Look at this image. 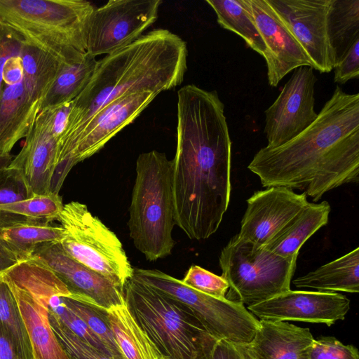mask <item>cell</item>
<instances>
[{
	"mask_svg": "<svg viewBox=\"0 0 359 359\" xmlns=\"http://www.w3.org/2000/svg\"><path fill=\"white\" fill-rule=\"evenodd\" d=\"M187 43L181 37L168 29H156L97 60L90 81L73 100L60 140L72 135L119 97L142 91L159 94L180 85L187 69Z\"/></svg>",
	"mask_w": 359,
	"mask_h": 359,
	"instance_id": "obj_3",
	"label": "cell"
},
{
	"mask_svg": "<svg viewBox=\"0 0 359 359\" xmlns=\"http://www.w3.org/2000/svg\"><path fill=\"white\" fill-rule=\"evenodd\" d=\"M64 229L49 223L22 224L0 230V239L20 261L29 259L39 247L60 243Z\"/></svg>",
	"mask_w": 359,
	"mask_h": 359,
	"instance_id": "obj_28",
	"label": "cell"
},
{
	"mask_svg": "<svg viewBox=\"0 0 359 359\" xmlns=\"http://www.w3.org/2000/svg\"><path fill=\"white\" fill-rule=\"evenodd\" d=\"M65 305L100 339L115 359H123L116 342L107 311L71 296L63 297Z\"/></svg>",
	"mask_w": 359,
	"mask_h": 359,
	"instance_id": "obj_30",
	"label": "cell"
},
{
	"mask_svg": "<svg viewBox=\"0 0 359 359\" xmlns=\"http://www.w3.org/2000/svg\"><path fill=\"white\" fill-rule=\"evenodd\" d=\"M97 63L95 57L86 53L81 60L65 65L44 97L40 111L71 102L77 97L90 81Z\"/></svg>",
	"mask_w": 359,
	"mask_h": 359,
	"instance_id": "obj_26",
	"label": "cell"
},
{
	"mask_svg": "<svg viewBox=\"0 0 359 359\" xmlns=\"http://www.w3.org/2000/svg\"><path fill=\"white\" fill-rule=\"evenodd\" d=\"M123 293L129 311L159 355L211 359L218 340L186 306L133 278Z\"/></svg>",
	"mask_w": 359,
	"mask_h": 359,
	"instance_id": "obj_5",
	"label": "cell"
},
{
	"mask_svg": "<svg viewBox=\"0 0 359 359\" xmlns=\"http://www.w3.org/2000/svg\"><path fill=\"white\" fill-rule=\"evenodd\" d=\"M50 269L35 257L20 261L1 273L13 292L25 323L33 359H70L59 343L49 319Z\"/></svg>",
	"mask_w": 359,
	"mask_h": 359,
	"instance_id": "obj_12",
	"label": "cell"
},
{
	"mask_svg": "<svg viewBox=\"0 0 359 359\" xmlns=\"http://www.w3.org/2000/svg\"><path fill=\"white\" fill-rule=\"evenodd\" d=\"M123 359H159V353L129 311L126 302L107 311Z\"/></svg>",
	"mask_w": 359,
	"mask_h": 359,
	"instance_id": "obj_24",
	"label": "cell"
},
{
	"mask_svg": "<svg viewBox=\"0 0 359 359\" xmlns=\"http://www.w3.org/2000/svg\"><path fill=\"white\" fill-rule=\"evenodd\" d=\"M332 0H267L320 73L333 69L334 58L327 35Z\"/></svg>",
	"mask_w": 359,
	"mask_h": 359,
	"instance_id": "obj_15",
	"label": "cell"
},
{
	"mask_svg": "<svg viewBox=\"0 0 359 359\" xmlns=\"http://www.w3.org/2000/svg\"><path fill=\"white\" fill-rule=\"evenodd\" d=\"M246 202L237 235L259 247L269 243L309 203L304 193L278 187L257 191Z\"/></svg>",
	"mask_w": 359,
	"mask_h": 359,
	"instance_id": "obj_16",
	"label": "cell"
},
{
	"mask_svg": "<svg viewBox=\"0 0 359 359\" xmlns=\"http://www.w3.org/2000/svg\"><path fill=\"white\" fill-rule=\"evenodd\" d=\"M0 325L9 335L23 359H33L30 340L15 297L8 283L0 278Z\"/></svg>",
	"mask_w": 359,
	"mask_h": 359,
	"instance_id": "obj_29",
	"label": "cell"
},
{
	"mask_svg": "<svg viewBox=\"0 0 359 359\" xmlns=\"http://www.w3.org/2000/svg\"><path fill=\"white\" fill-rule=\"evenodd\" d=\"M57 220L64 229L59 243L64 252L123 290L133 268L116 235L77 201L64 205Z\"/></svg>",
	"mask_w": 359,
	"mask_h": 359,
	"instance_id": "obj_9",
	"label": "cell"
},
{
	"mask_svg": "<svg viewBox=\"0 0 359 359\" xmlns=\"http://www.w3.org/2000/svg\"><path fill=\"white\" fill-rule=\"evenodd\" d=\"M14 158L15 156L11 154H0V169L8 168Z\"/></svg>",
	"mask_w": 359,
	"mask_h": 359,
	"instance_id": "obj_40",
	"label": "cell"
},
{
	"mask_svg": "<svg viewBox=\"0 0 359 359\" xmlns=\"http://www.w3.org/2000/svg\"><path fill=\"white\" fill-rule=\"evenodd\" d=\"M34 196L18 170L10 166L0 169V205L25 200Z\"/></svg>",
	"mask_w": 359,
	"mask_h": 359,
	"instance_id": "obj_33",
	"label": "cell"
},
{
	"mask_svg": "<svg viewBox=\"0 0 359 359\" xmlns=\"http://www.w3.org/2000/svg\"><path fill=\"white\" fill-rule=\"evenodd\" d=\"M30 257L43 262L78 299L107 311L125 303L123 290L70 257L59 243L38 248Z\"/></svg>",
	"mask_w": 359,
	"mask_h": 359,
	"instance_id": "obj_18",
	"label": "cell"
},
{
	"mask_svg": "<svg viewBox=\"0 0 359 359\" xmlns=\"http://www.w3.org/2000/svg\"><path fill=\"white\" fill-rule=\"evenodd\" d=\"M297 288L319 292H359V248L292 281Z\"/></svg>",
	"mask_w": 359,
	"mask_h": 359,
	"instance_id": "obj_23",
	"label": "cell"
},
{
	"mask_svg": "<svg viewBox=\"0 0 359 359\" xmlns=\"http://www.w3.org/2000/svg\"><path fill=\"white\" fill-rule=\"evenodd\" d=\"M266 46L264 57L270 86L276 87L284 76L302 66L311 67L309 57L267 0H248Z\"/></svg>",
	"mask_w": 359,
	"mask_h": 359,
	"instance_id": "obj_19",
	"label": "cell"
},
{
	"mask_svg": "<svg viewBox=\"0 0 359 359\" xmlns=\"http://www.w3.org/2000/svg\"><path fill=\"white\" fill-rule=\"evenodd\" d=\"M349 309L350 300L340 293L292 290L247 307L259 320L302 321L327 326L344 320Z\"/></svg>",
	"mask_w": 359,
	"mask_h": 359,
	"instance_id": "obj_17",
	"label": "cell"
},
{
	"mask_svg": "<svg viewBox=\"0 0 359 359\" xmlns=\"http://www.w3.org/2000/svg\"><path fill=\"white\" fill-rule=\"evenodd\" d=\"M133 278L186 306L218 341L248 344L255 335L259 320L242 304L201 293L156 269L134 268Z\"/></svg>",
	"mask_w": 359,
	"mask_h": 359,
	"instance_id": "obj_10",
	"label": "cell"
},
{
	"mask_svg": "<svg viewBox=\"0 0 359 359\" xmlns=\"http://www.w3.org/2000/svg\"><path fill=\"white\" fill-rule=\"evenodd\" d=\"M297 259L278 256L236 234L219 258L229 284L225 298L248 307L290 290Z\"/></svg>",
	"mask_w": 359,
	"mask_h": 359,
	"instance_id": "obj_8",
	"label": "cell"
},
{
	"mask_svg": "<svg viewBox=\"0 0 359 359\" xmlns=\"http://www.w3.org/2000/svg\"><path fill=\"white\" fill-rule=\"evenodd\" d=\"M158 95L142 91L119 97L102 107L72 135L60 140L50 193L59 194L71 169L99 151L131 123Z\"/></svg>",
	"mask_w": 359,
	"mask_h": 359,
	"instance_id": "obj_11",
	"label": "cell"
},
{
	"mask_svg": "<svg viewBox=\"0 0 359 359\" xmlns=\"http://www.w3.org/2000/svg\"><path fill=\"white\" fill-rule=\"evenodd\" d=\"M64 65L32 43H24L6 61L0 99V154H10L27 135Z\"/></svg>",
	"mask_w": 359,
	"mask_h": 359,
	"instance_id": "obj_6",
	"label": "cell"
},
{
	"mask_svg": "<svg viewBox=\"0 0 359 359\" xmlns=\"http://www.w3.org/2000/svg\"><path fill=\"white\" fill-rule=\"evenodd\" d=\"M327 25L335 65L359 39V0H332Z\"/></svg>",
	"mask_w": 359,
	"mask_h": 359,
	"instance_id": "obj_27",
	"label": "cell"
},
{
	"mask_svg": "<svg viewBox=\"0 0 359 359\" xmlns=\"http://www.w3.org/2000/svg\"><path fill=\"white\" fill-rule=\"evenodd\" d=\"M173 161L152 150L139 155L129 208L130 236L149 261L170 255L175 245Z\"/></svg>",
	"mask_w": 359,
	"mask_h": 359,
	"instance_id": "obj_4",
	"label": "cell"
},
{
	"mask_svg": "<svg viewBox=\"0 0 359 359\" xmlns=\"http://www.w3.org/2000/svg\"><path fill=\"white\" fill-rule=\"evenodd\" d=\"M49 319L56 338L70 359H115L80 339L65 326L50 310Z\"/></svg>",
	"mask_w": 359,
	"mask_h": 359,
	"instance_id": "obj_31",
	"label": "cell"
},
{
	"mask_svg": "<svg viewBox=\"0 0 359 359\" xmlns=\"http://www.w3.org/2000/svg\"><path fill=\"white\" fill-rule=\"evenodd\" d=\"M172 191L176 225L190 239L219 229L231 197V141L216 90L194 84L177 92Z\"/></svg>",
	"mask_w": 359,
	"mask_h": 359,
	"instance_id": "obj_1",
	"label": "cell"
},
{
	"mask_svg": "<svg viewBox=\"0 0 359 359\" xmlns=\"http://www.w3.org/2000/svg\"><path fill=\"white\" fill-rule=\"evenodd\" d=\"M1 273H0V278H1Z\"/></svg>",
	"mask_w": 359,
	"mask_h": 359,
	"instance_id": "obj_42",
	"label": "cell"
},
{
	"mask_svg": "<svg viewBox=\"0 0 359 359\" xmlns=\"http://www.w3.org/2000/svg\"><path fill=\"white\" fill-rule=\"evenodd\" d=\"M313 340L308 327L286 321L259 320L248 346L255 359H310Z\"/></svg>",
	"mask_w": 359,
	"mask_h": 359,
	"instance_id": "obj_21",
	"label": "cell"
},
{
	"mask_svg": "<svg viewBox=\"0 0 359 359\" xmlns=\"http://www.w3.org/2000/svg\"><path fill=\"white\" fill-rule=\"evenodd\" d=\"M25 41V36L20 31L0 19V99L4 65L22 48Z\"/></svg>",
	"mask_w": 359,
	"mask_h": 359,
	"instance_id": "obj_35",
	"label": "cell"
},
{
	"mask_svg": "<svg viewBox=\"0 0 359 359\" xmlns=\"http://www.w3.org/2000/svg\"><path fill=\"white\" fill-rule=\"evenodd\" d=\"M334 81L344 84L359 76V39L355 41L334 66Z\"/></svg>",
	"mask_w": 359,
	"mask_h": 359,
	"instance_id": "obj_36",
	"label": "cell"
},
{
	"mask_svg": "<svg viewBox=\"0 0 359 359\" xmlns=\"http://www.w3.org/2000/svg\"><path fill=\"white\" fill-rule=\"evenodd\" d=\"M218 24L240 36L253 50L265 57L266 46L255 23L248 0H206Z\"/></svg>",
	"mask_w": 359,
	"mask_h": 359,
	"instance_id": "obj_25",
	"label": "cell"
},
{
	"mask_svg": "<svg viewBox=\"0 0 359 359\" xmlns=\"http://www.w3.org/2000/svg\"><path fill=\"white\" fill-rule=\"evenodd\" d=\"M20 262L17 256L0 239V273H3Z\"/></svg>",
	"mask_w": 359,
	"mask_h": 359,
	"instance_id": "obj_39",
	"label": "cell"
},
{
	"mask_svg": "<svg viewBox=\"0 0 359 359\" xmlns=\"http://www.w3.org/2000/svg\"><path fill=\"white\" fill-rule=\"evenodd\" d=\"M0 359H23L16 346L1 325Z\"/></svg>",
	"mask_w": 359,
	"mask_h": 359,
	"instance_id": "obj_38",
	"label": "cell"
},
{
	"mask_svg": "<svg viewBox=\"0 0 359 359\" xmlns=\"http://www.w3.org/2000/svg\"><path fill=\"white\" fill-rule=\"evenodd\" d=\"M330 205L309 203L264 248L284 258L298 257L304 243L328 222Z\"/></svg>",
	"mask_w": 359,
	"mask_h": 359,
	"instance_id": "obj_22",
	"label": "cell"
},
{
	"mask_svg": "<svg viewBox=\"0 0 359 359\" xmlns=\"http://www.w3.org/2000/svg\"><path fill=\"white\" fill-rule=\"evenodd\" d=\"M182 282L189 287L205 294L226 299L229 289L227 281L198 265H192L187 271Z\"/></svg>",
	"mask_w": 359,
	"mask_h": 359,
	"instance_id": "obj_32",
	"label": "cell"
},
{
	"mask_svg": "<svg viewBox=\"0 0 359 359\" xmlns=\"http://www.w3.org/2000/svg\"><path fill=\"white\" fill-rule=\"evenodd\" d=\"M95 6L85 0H0V19L66 64L86 55V32Z\"/></svg>",
	"mask_w": 359,
	"mask_h": 359,
	"instance_id": "obj_7",
	"label": "cell"
},
{
	"mask_svg": "<svg viewBox=\"0 0 359 359\" xmlns=\"http://www.w3.org/2000/svg\"><path fill=\"white\" fill-rule=\"evenodd\" d=\"M159 359H172L168 356L160 355Z\"/></svg>",
	"mask_w": 359,
	"mask_h": 359,
	"instance_id": "obj_41",
	"label": "cell"
},
{
	"mask_svg": "<svg viewBox=\"0 0 359 359\" xmlns=\"http://www.w3.org/2000/svg\"><path fill=\"white\" fill-rule=\"evenodd\" d=\"M248 168L264 187L298 189L318 201L359 181V93L337 86L316 120L287 142L264 147Z\"/></svg>",
	"mask_w": 359,
	"mask_h": 359,
	"instance_id": "obj_2",
	"label": "cell"
},
{
	"mask_svg": "<svg viewBox=\"0 0 359 359\" xmlns=\"http://www.w3.org/2000/svg\"><path fill=\"white\" fill-rule=\"evenodd\" d=\"M161 0H110L91 13L86 52L108 55L134 42L157 20Z\"/></svg>",
	"mask_w": 359,
	"mask_h": 359,
	"instance_id": "obj_13",
	"label": "cell"
},
{
	"mask_svg": "<svg viewBox=\"0 0 359 359\" xmlns=\"http://www.w3.org/2000/svg\"><path fill=\"white\" fill-rule=\"evenodd\" d=\"M313 69L302 66L294 72L278 97L265 111L264 133L269 147L280 146L307 128L316 118Z\"/></svg>",
	"mask_w": 359,
	"mask_h": 359,
	"instance_id": "obj_14",
	"label": "cell"
},
{
	"mask_svg": "<svg viewBox=\"0 0 359 359\" xmlns=\"http://www.w3.org/2000/svg\"><path fill=\"white\" fill-rule=\"evenodd\" d=\"M58 140L53 133L48 109L37 115L24 145L9 165L18 170L32 194H50Z\"/></svg>",
	"mask_w": 359,
	"mask_h": 359,
	"instance_id": "obj_20",
	"label": "cell"
},
{
	"mask_svg": "<svg viewBox=\"0 0 359 359\" xmlns=\"http://www.w3.org/2000/svg\"><path fill=\"white\" fill-rule=\"evenodd\" d=\"M211 359H255L248 344L217 341Z\"/></svg>",
	"mask_w": 359,
	"mask_h": 359,
	"instance_id": "obj_37",
	"label": "cell"
},
{
	"mask_svg": "<svg viewBox=\"0 0 359 359\" xmlns=\"http://www.w3.org/2000/svg\"><path fill=\"white\" fill-rule=\"evenodd\" d=\"M310 359H359V355L352 345H345L334 337H322L314 339Z\"/></svg>",
	"mask_w": 359,
	"mask_h": 359,
	"instance_id": "obj_34",
	"label": "cell"
}]
</instances>
